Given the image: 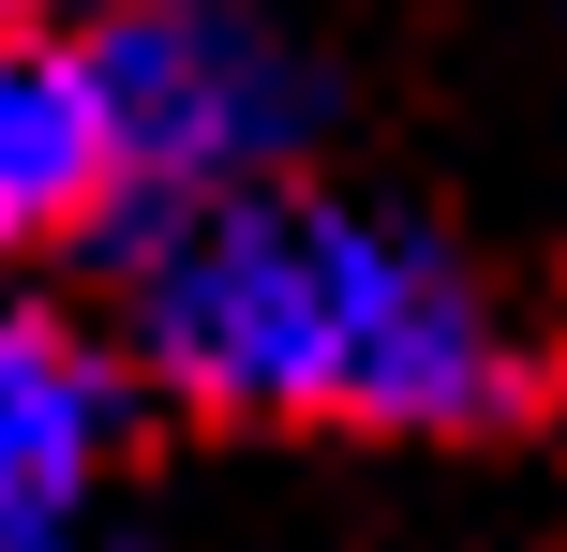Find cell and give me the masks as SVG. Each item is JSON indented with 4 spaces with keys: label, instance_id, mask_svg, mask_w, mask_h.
<instances>
[{
    "label": "cell",
    "instance_id": "1",
    "mask_svg": "<svg viewBox=\"0 0 567 552\" xmlns=\"http://www.w3.org/2000/svg\"><path fill=\"white\" fill-rule=\"evenodd\" d=\"M135 374H165L209 418H299V434H493L538 404V344L449 239L299 179L150 225Z\"/></svg>",
    "mask_w": 567,
    "mask_h": 552
},
{
    "label": "cell",
    "instance_id": "2",
    "mask_svg": "<svg viewBox=\"0 0 567 552\" xmlns=\"http://www.w3.org/2000/svg\"><path fill=\"white\" fill-rule=\"evenodd\" d=\"M90 90H105L120 195H165V209L269 195L299 165V135H313V60L269 15H209V0L105 15L90 30Z\"/></svg>",
    "mask_w": 567,
    "mask_h": 552
},
{
    "label": "cell",
    "instance_id": "3",
    "mask_svg": "<svg viewBox=\"0 0 567 552\" xmlns=\"http://www.w3.org/2000/svg\"><path fill=\"white\" fill-rule=\"evenodd\" d=\"M120 358L60 299L0 284V552H75V508L120 464Z\"/></svg>",
    "mask_w": 567,
    "mask_h": 552
},
{
    "label": "cell",
    "instance_id": "4",
    "mask_svg": "<svg viewBox=\"0 0 567 552\" xmlns=\"http://www.w3.org/2000/svg\"><path fill=\"white\" fill-rule=\"evenodd\" d=\"M105 209H120V149H105V90H90V30L0 15V269Z\"/></svg>",
    "mask_w": 567,
    "mask_h": 552
}]
</instances>
